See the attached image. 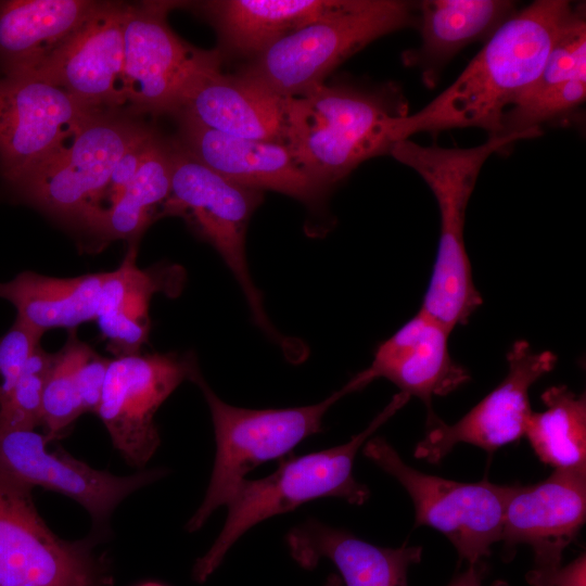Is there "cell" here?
Wrapping results in <instances>:
<instances>
[{"label":"cell","instance_id":"cell-1","mask_svg":"<svg viewBox=\"0 0 586 586\" xmlns=\"http://www.w3.org/2000/svg\"><path fill=\"white\" fill-rule=\"evenodd\" d=\"M577 7L566 0H537L517 11L449 87L418 112L392 119L393 144L419 132L464 127L501 135L505 113L537 79Z\"/></svg>","mask_w":586,"mask_h":586},{"label":"cell","instance_id":"cell-2","mask_svg":"<svg viewBox=\"0 0 586 586\" xmlns=\"http://www.w3.org/2000/svg\"><path fill=\"white\" fill-rule=\"evenodd\" d=\"M539 131L488 136L472 148L424 146L409 139L394 143L388 154L412 168L432 191L440 212V239L432 276L420 309L449 332L468 323L483 303L464 243L469 200L479 174L494 153Z\"/></svg>","mask_w":586,"mask_h":586},{"label":"cell","instance_id":"cell-3","mask_svg":"<svg viewBox=\"0 0 586 586\" xmlns=\"http://www.w3.org/2000/svg\"><path fill=\"white\" fill-rule=\"evenodd\" d=\"M286 99V145L329 189L360 163L388 154L391 120L408 115V102L394 84L323 82Z\"/></svg>","mask_w":586,"mask_h":586},{"label":"cell","instance_id":"cell-4","mask_svg":"<svg viewBox=\"0 0 586 586\" xmlns=\"http://www.w3.org/2000/svg\"><path fill=\"white\" fill-rule=\"evenodd\" d=\"M399 392L368 426L348 442L321 451L282 460L279 468L258 480L244 479L226 504V522L211 548L196 559L192 576L205 582L220 565L228 550L250 528L273 515L321 497L365 504L370 491L353 474L358 450L371 435L409 400Z\"/></svg>","mask_w":586,"mask_h":586},{"label":"cell","instance_id":"cell-5","mask_svg":"<svg viewBox=\"0 0 586 586\" xmlns=\"http://www.w3.org/2000/svg\"><path fill=\"white\" fill-rule=\"evenodd\" d=\"M407 27H417V2L351 0L272 43L237 74L275 95L298 97L373 40Z\"/></svg>","mask_w":586,"mask_h":586},{"label":"cell","instance_id":"cell-6","mask_svg":"<svg viewBox=\"0 0 586 586\" xmlns=\"http://www.w3.org/2000/svg\"><path fill=\"white\" fill-rule=\"evenodd\" d=\"M191 381L208 405L216 442L214 467L205 497L186 524L200 530L211 514L227 501L245 475L258 464L281 458L306 437L322 431V419L343 396L368 383L361 372L322 402L282 409H246L221 400L198 369Z\"/></svg>","mask_w":586,"mask_h":586},{"label":"cell","instance_id":"cell-7","mask_svg":"<svg viewBox=\"0 0 586 586\" xmlns=\"http://www.w3.org/2000/svg\"><path fill=\"white\" fill-rule=\"evenodd\" d=\"M149 127L133 114L98 111L55 154L5 187L20 202L84 227L99 211L118 158Z\"/></svg>","mask_w":586,"mask_h":586},{"label":"cell","instance_id":"cell-8","mask_svg":"<svg viewBox=\"0 0 586 586\" xmlns=\"http://www.w3.org/2000/svg\"><path fill=\"white\" fill-rule=\"evenodd\" d=\"M171 186L161 217L179 216L220 255L240 284L256 324L273 339L279 335L269 322L245 255L250 219L263 200V191L234 183L214 171L177 139L170 140Z\"/></svg>","mask_w":586,"mask_h":586},{"label":"cell","instance_id":"cell-9","mask_svg":"<svg viewBox=\"0 0 586 586\" xmlns=\"http://www.w3.org/2000/svg\"><path fill=\"white\" fill-rule=\"evenodd\" d=\"M33 488L0 473V586H111L102 540L56 536L38 513Z\"/></svg>","mask_w":586,"mask_h":586},{"label":"cell","instance_id":"cell-10","mask_svg":"<svg viewBox=\"0 0 586 586\" xmlns=\"http://www.w3.org/2000/svg\"><path fill=\"white\" fill-rule=\"evenodd\" d=\"M364 455L407 491L415 506V525L444 534L470 565L489 556L492 545L500 542L504 512L518 485H498L486 479L462 483L422 473L380 436L365 443Z\"/></svg>","mask_w":586,"mask_h":586},{"label":"cell","instance_id":"cell-11","mask_svg":"<svg viewBox=\"0 0 586 586\" xmlns=\"http://www.w3.org/2000/svg\"><path fill=\"white\" fill-rule=\"evenodd\" d=\"M199 369L192 353H136L111 358L95 415L113 446L131 467L143 469L161 444L154 416Z\"/></svg>","mask_w":586,"mask_h":586},{"label":"cell","instance_id":"cell-12","mask_svg":"<svg viewBox=\"0 0 586 586\" xmlns=\"http://www.w3.org/2000/svg\"><path fill=\"white\" fill-rule=\"evenodd\" d=\"M182 2L128 4L124 27V91L131 114H173L192 75L220 60L169 27L167 14Z\"/></svg>","mask_w":586,"mask_h":586},{"label":"cell","instance_id":"cell-13","mask_svg":"<svg viewBox=\"0 0 586 586\" xmlns=\"http://www.w3.org/2000/svg\"><path fill=\"white\" fill-rule=\"evenodd\" d=\"M53 441L35 430L0 431V473L34 488L56 492L78 502L91 517V534L106 537L115 508L129 495L169 473L165 468L140 470L119 476L97 470L59 448L48 451Z\"/></svg>","mask_w":586,"mask_h":586},{"label":"cell","instance_id":"cell-14","mask_svg":"<svg viewBox=\"0 0 586 586\" xmlns=\"http://www.w3.org/2000/svg\"><path fill=\"white\" fill-rule=\"evenodd\" d=\"M98 111L35 76L0 78V179L4 186L55 154Z\"/></svg>","mask_w":586,"mask_h":586},{"label":"cell","instance_id":"cell-15","mask_svg":"<svg viewBox=\"0 0 586 586\" xmlns=\"http://www.w3.org/2000/svg\"><path fill=\"white\" fill-rule=\"evenodd\" d=\"M506 358L504 380L457 422L448 424L435 413L426 417L428 432L415 447L416 458L437 463L460 443L494 453L524 435L532 412L530 388L555 368L558 357L550 351L536 352L525 340H518Z\"/></svg>","mask_w":586,"mask_h":586},{"label":"cell","instance_id":"cell-16","mask_svg":"<svg viewBox=\"0 0 586 586\" xmlns=\"http://www.w3.org/2000/svg\"><path fill=\"white\" fill-rule=\"evenodd\" d=\"M585 518L586 470L555 469L537 484L517 486L504 512L500 540L510 551L519 544L531 546L534 569L527 583L547 586Z\"/></svg>","mask_w":586,"mask_h":586},{"label":"cell","instance_id":"cell-17","mask_svg":"<svg viewBox=\"0 0 586 586\" xmlns=\"http://www.w3.org/2000/svg\"><path fill=\"white\" fill-rule=\"evenodd\" d=\"M127 5L101 1L93 14L35 69L21 73L64 89L95 110H118L124 91Z\"/></svg>","mask_w":586,"mask_h":586},{"label":"cell","instance_id":"cell-18","mask_svg":"<svg viewBox=\"0 0 586 586\" xmlns=\"http://www.w3.org/2000/svg\"><path fill=\"white\" fill-rule=\"evenodd\" d=\"M179 143L226 179L255 190H271L320 206L329 188L308 174L286 144L239 138L175 115Z\"/></svg>","mask_w":586,"mask_h":586},{"label":"cell","instance_id":"cell-19","mask_svg":"<svg viewBox=\"0 0 586 586\" xmlns=\"http://www.w3.org/2000/svg\"><path fill=\"white\" fill-rule=\"evenodd\" d=\"M286 98L269 93L217 60L195 72L171 114L221 133L286 144Z\"/></svg>","mask_w":586,"mask_h":586},{"label":"cell","instance_id":"cell-20","mask_svg":"<svg viewBox=\"0 0 586 586\" xmlns=\"http://www.w3.org/2000/svg\"><path fill=\"white\" fill-rule=\"evenodd\" d=\"M450 333L420 309L378 346L365 371L372 381L384 378L400 392L420 398L428 416L432 415L434 396H445L470 380L469 371L449 353Z\"/></svg>","mask_w":586,"mask_h":586},{"label":"cell","instance_id":"cell-21","mask_svg":"<svg viewBox=\"0 0 586 586\" xmlns=\"http://www.w3.org/2000/svg\"><path fill=\"white\" fill-rule=\"evenodd\" d=\"M292 558L313 570L332 561L346 586H407L408 570L421 561V546L378 547L351 532L308 519L286 534Z\"/></svg>","mask_w":586,"mask_h":586},{"label":"cell","instance_id":"cell-22","mask_svg":"<svg viewBox=\"0 0 586 586\" xmlns=\"http://www.w3.org/2000/svg\"><path fill=\"white\" fill-rule=\"evenodd\" d=\"M517 11L515 2L507 0L419 1L417 28L421 43L403 53V63L419 69L424 86L434 88L460 50L486 41Z\"/></svg>","mask_w":586,"mask_h":586},{"label":"cell","instance_id":"cell-23","mask_svg":"<svg viewBox=\"0 0 586 586\" xmlns=\"http://www.w3.org/2000/svg\"><path fill=\"white\" fill-rule=\"evenodd\" d=\"M138 242L128 243L120 265L107 271L95 316L99 330L114 356L140 353L150 332L149 306L155 293L173 295L180 290L175 267L140 269Z\"/></svg>","mask_w":586,"mask_h":586},{"label":"cell","instance_id":"cell-24","mask_svg":"<svg viewBox=\"0 0 586 586\" xmlns=\"http://www.w3.org/2000/svg\"><path fill=\"white\" fill-rule=\"evenodd\" d=\"M101 1H0V69L3 76L35 69L93 14Z\"/></svg>","mask_w":586,"mask_h":586},{"label":"cell","instance_id":"cell-25","mask_svg":"<svg viewBox=\"0 0 586 586\" xmlns=\"http://www.w3.org/2000/svg\"><path fill=\"white\" fill-rule=\"evenodd\" d=\"M351 0H214L196 3L229 53L251 59Z\"/></svg>","mask_w":586,"mask_h":586},{"label":"cell","instance_id":"cell-26","mask_svg":"<svg viewBox=\"0 0 586 586\" xmlns=\"http://www.w3.org/2000/svg\"><path fill=\"white\" fill-rule=\"evenodd\" d=\"M105 275L58 278L27 270L0 282V298L16 308L18 319L41 333L55 328L76 330L95 321Z\"/></svg>","mask_w":586,"mask_h":586},{"label":"cell","instance_id":"cell-27","mask_svg":"<svg viewBox=\"0 0 586 586\" xmlns=\"http://www.w3.org/2000/svg\"><path fill=\"white\" fill-rule=\"evenodd\" d=\"M170 186V139L155 130L131 183L113 205L97 213L82 228L93 237L98 249L115 240L139 242L148 227L161 218Z\"/></svg>","mask_w":586,"mask_h":586},{"label":"cell","instance_id":"cell-28","mask_svg":"<svg viewBox=\"0 0 586 586\" xmlns=\"http://www.w3.org/2000/svg\"><path fill=\"white\" fill-rule=\"evenodd\" d=\"M546 409L532 411L524 435L534 453L555 469L586 470V397L565 385L540 396Z\"/></svg>","mask_w":586,"mask_h":586},{"label":"cell","instance_id":"cell-29","mask_svg":"<svg viewBox=\"0 0 586 586\" xmlns=\"http://www.w3.org/2000/svg\"><path fill=\"white\" fill-rule=\"evenodd\" d=\"M87 346V343L78 339L76 330H69L65 344L54 353L42 395L41 423L44 433L53 440L84 413L77 384V368Z\"/></svg>","mask_w":586,"mask_h":586},{"label":"cell","instance_id":"cell-30","mask_svg":"<svg viewBox=\"0 0 586 586\" xmlns=\"http://www.w3.org/2000/svg\"><path fill=\"white\" fill-rule=\"evenodd\" d=\"M54 353L39 346L31 355L10 395L0 405V431L35 430L42 423V395Z\"/></svg>","mask_w":586,"mask_h":586},{"label":"cell","instance_id":"cell-31","mask_svg":"<svg viewBox=\"0 0 586 586\" xmlns=\"http://www.w3.org/2000/svg\"><path fill=\"white\" fill-rule=\"evenodd\" d=\"M43 333L15 318L0 336V405L5 402L25 365L40 346Z\"/></svg>","mask_w":586,"mask_h":586},{"label":"cell","instance_id":"cell-32","mask_svg":"<svg viewBox=\"0 0 586 586\" xmlns=\"http://www.w3.org/2000/svg\"><path fill=\"white\" fill-rule=\"evenodd\" d=\"M154 132L155 129L149 127L120 155L112 170L100 208L97 213L113 205L123 194L125 189L131 183L141 165L149 141Z\"/></svg>","mask_w":586,"mask_h":586},{"label":"cell","instance_id":"cell-33","mask_svg":"<svg viewBox=\"0 0 586 586\" xmlns=\"http://www.w3.org/2000/svg\"><path fill=\"white\" fill-rule=\"evenodd\" d=\"M111 358L99 355L89 345L77 368V384L84 413H97Z\"/></svg>","mask_w":586,"mask_h":586},{"label":"cell","instance_id":"cell-34","mask_svg":"<svg viewBox=\"0 0 586 586\" xmlns=\"http://www.w3.org/2000/svg\"><path fill=\"white\" fill-rule=\"evenodd\" d=\"M547 586H586V556L561 566L548 581Z\"/></svg>","mask_w":586,"mask_h":586},{"label":"cell","instance_id":"cell-35","mask_svg":"<svg viewBox=\"0 0 586 586\" xmlns=\"http://www.w3.org/2000/svg\"><path fill=\"white\" fill-rule=\"evenodd\" d=\"M484 566L481 562L470 565V568L457 576L449 586H482Z\"/></svg>","mask_w":586,"mask_h":586},{"label":"cell","instance_id":"cell-36","mask_svg":"<svg viewBox=\"0 0 586 586\" xmlns=\"http://www.w3.org/2000/svg\"><path fill=\"white\" fill-rule=\"evenodd\" d=\"M324 586H343V582L336 574H331L326 581Z\"/></svg>","mask_w":586,"mask_h":586},{"label":"cell","instance_id":"cell-37","mask_svg":"<svg viewBox=\"0 0 586 586\" xmlns=\"http://www.w3.org/2000/svg\"><path fill=\"white\" fill-rule=\"evenodd\" d=\"M492 586H509V585L504 581H496L495 583L492 584Z\"/></svg>","mask_w":586,"mask_h":586},{"label":"cell","instance_id":"cell-38","mask_svg":"<svg viewBox=\"0 0 586 586\" xmlns=\"http://www.w3.org/2000/svg\"><path fill=\"white\" fill-rule=\"evenodd\" d=\"M140 586H163V585H161V584H158V583H152V582H149V583L142 584V585H140Z\"/></svg>","mask_w":586,"mask_h":586}]
</instances>
